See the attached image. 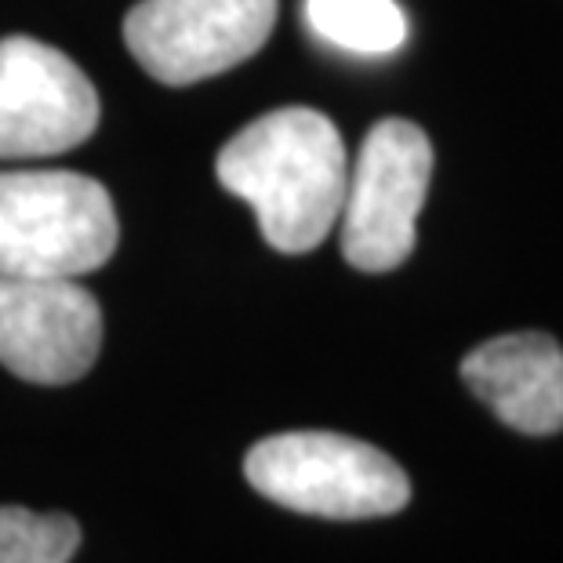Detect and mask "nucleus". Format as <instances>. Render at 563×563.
<instances>
[{
    "label": "nucleus",
    "mask_w": 563,
    "mask_h": 563,
    "mask_svg": "<svg viewBox=\"0 0 563 563\" xmlns=\"http://www.w3.org/2000/svg\"><path fill=\"white\" fill-rule=\"evenodd\" d=\"M345 178L339 128L306 106L258 117L219 153V183L255 211L266 244L284 255H306L339 225Z\"/></svg>",
    "instance_id": "nucleus-1"
},
{
    "label": "nucleus",
    "mask_w": 563,
    "mask_h": 563,
    "mask_svg": "<svg viewBox=\"0 0 563 563\" xmlns=\"http://www.w3.org/2000/svg\"><path fill=\"white\" fill-rule=\"evenodd\" d=\"M113 197L80 172H0V277L80 280L113 258Z\"/></svg>",
    "instance_id": "nucleus-2"
},
{
    "label": "nucleus",
    "mask_w": 563,
    "mask_h": 563,
    "mask_svg": "<svg viewBox=\"0 0 563 563\" xmlns=\"http://www.w3.org/2000/svg\"><path fill=\"white\" fill-rule=\"evenodd\" d=\"M247 484L284 509L323 520L393 517L411 501V484L386 451L342 433H277L244 459Z\"/></svg>",
    "instance_id": "nucleus-3"
},
{
    "label": "nucleus",
    "mask_w": 563,
    "mask_h": 563,
    "mask_svg": "<svg viewBox=\"0 0 563 563\" xmlns=\"http://www.w3.org/2000/svg\"><path fill=\"white\" fill-rule=\"evenodd\" d=\"M433 178V142L389 117L367 131L342 200V255L353 269L389 273L415 251V225Z\"/></svg>",
    "instance_id": "nucleus-4"
},
{
    "label": "nucleus",
    "mask_w": 563,
    "mask_h": 563,
    "mask_svg": "<svg viewBox=\"0 0 563 563\" xmlns=\"http://www.w3.org/2000/svg\"><path fill=\"white\" fill-rule=\"evenodd\" d=\"M277 0H139L124 41L153 80L186 88L247 63L269 41Z\"/></svg>",
    "instance_id": "nucleus-5"
},
{
    "label": "nucleus",
    "mask_w": 563,
    "mask_h": 563,
    "mask_svg": "<svg viewBox=\"0 0 563 563\" xmlns=\"http://www.w3.org/2000/svg\"><path fill=\"white\" fill-rule=\"evenodd\" d=\"M99 128V95L69 55L33 37L0 41V161L55 157Z\"/></svg>",
    "instance_id": "nucleus-6"
},
{
    "label": "nucleus",
    "mask_w": 563,
    "mask_h": 563,
    "mask_svg": "<svg viewBox=\"0 0 563 563\" xmlns=\"http://www.w3.org/2000/svg\"><path fill=\"white\" fill-rule=\"evenodd\" d=\"M102 345V309L77 280L0 277V364L22 382L66 386Z\"/></svg>",
    "instance_id": "nucleus-7"
},
{
    "label": "nucleus",
    "mask_w": 563,
    "mask_h": 563,
    "mask_svg": "<svg viewBox=\"0 0 563 563\" xmlns=\"http://www.w3.org/2000/svg\"><path fill=\"white\" fill-rule=\"evenodd\" d=\"M462 378L517 433L563 429V350L549 334L517 331L476 345L462 361Z\"/></svg>",
    "instance_id": "nucleus-8"
},
{
    "label": "nucleus",
    "mask_w": 563,
    "mask_h": 563,
    "mask_svg": "<svg viewBox=\"0 0 563 563\" xmlns=\"http://www.w3.org/2000/svg\"><path fill=\"white\" fill-rule=\"evenodd\" d=\"M306 22L331 47L367 58L407 44V15L397 0H306Z\"/></svg>",
    "instance_id": "nucleus-9"
},
{
    "label": "nucleus",
    "mask_w": 563,
    "mask_h": 563,
    "mask_svg": "<svg viewBox=\"0 0 563 563\" xmlns=\"http://www.w3.org/2000/svg\"><path fill=\"white\" fill-rule=\"evenodd\" d=\"M80 527L66 512H30L0 506V563H69Z\"/></svg>",
    "instance_id": "nucleus-10"
}]
</instances>
